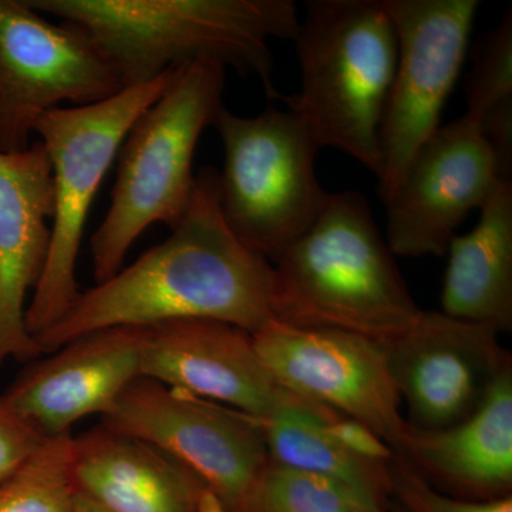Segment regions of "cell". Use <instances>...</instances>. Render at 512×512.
<instances>
[{
	"label": "cell",
	"mask_w": 512,
	"mask_h": 512,
	"mask_svg": "<svg viewBox=\"0 0 512 512\" xmlns=\"http://www.w3.org/2000/svg\"><path fill=\"white\" fill-rule=\"evenodd\" d=\"M43 441L45 437L0 394V481L15 473Z\"/></svg>",
	"instance_id": "obj_25"
},
{
	"label": "cell",
	"mask_w": 512,
	"mask_h": 512,
	"mask_svg": "<svg viewBox=\"0 0 512 512\" xmlns=\"http://www.w3.org/2000/svg\"><path fill=\"white\" fill-rule=\"evenodd\" d=\"M45 16L83 29L106 53L124 89L157 79L171 67L210 59L241 76H255L269 99V40L295 39L292 0H26Z\"/></svg>",
	"instance_id": "obj_2"
},
{
	"label": "cell",
	"mask_w": 512,
	"mask_h": 512,
	"mask_svg": "<svg viewBox=\"0 0 512 512\" xmlns=\"http://www.w3.org/2000/svg\"><path fill=\"white\" fill-rule=\"evenodd\" d=\"M141 328L87 333L33 360L2 394L45 439L72 433L90 414L106 416L141 377Z\"/></svg>",
	"instance_id": "obj_15"
},
{
	"label": "cell",
	"mask_w": 512,
	"mask_h": 512,
	"mask_svg": "<svg viewBox=\"0 0 512 512\" xmlns=\"http://www.w3.org/2000/svg\"><path fill=\"white\" fill-rule=\"evenodd\" d=\"M174 72L171 67L100 103L59 107L37 119L33 133L39 134L52 165L56 208L45 272L26 309V328L33 338L62 318L82 293L76 265L94 198L128 131L160 99Z\"/></svg>",
	"instance_id": "obj_7"
},
{
	"label": "cell",
	"mask_w": 512,
	"mask_h": 512,
	"mask_svg": "<svg viewBox=\"0 0 512 512\" xmlns=\"http://www.w3.org/2000/svg\"><path fill=\"white\" fill-rule=\"evenodd\" d=\"M441 308L466 322L512 330V180L495 183L473 231L447 249Z\"/></svg>",
	"instance_id": "obj_20"
},
{
	"label": "cell",
	"mask_w": 512,
	"mask_h": 512,
	"mask_svg": "<svg viewBox=\"0 0 512 512\" xmlns=\"http://www.w3.org/2000/svg\"><path fill=\"white\" fill-rule=\"evenodd\" d=\"M357 500L370 501L328 478L269 463L249 498L247 512H339Z\"/></svg>",
	"instance_id": "obj_23"
},
{
	"label": "cell",
	"mask_w": 512,
	"mask_h": 512,
	"mask_svg": "<svg viewBox=\"0 0 512 512\" xmlns=\"http://www.w3.org/2000/svg\"><path fill=\"white\" fill-rule=\"evenodd\" d=\"M392 451L440 493L473 501L512 497V367L473 416L441 430L404 421Z\"/></svg>",
	"instance_id": "obj_18"
},
{
	"label": "cell",
	"mask_w": 512,
	"mask_h": 512,
	"mask_svg": "<svg viewBox=\"0 0 512 512\" xmlns=\"http://www.w3.org/2000/svg\"><path fill=\"white\" fill-rule=\"evenodd\" d=\"M261 423L275 466L328 478L392 507V448L362 424L282 387Z\"/></svg>",
	"instance_id": "obj_17"
},
{
	"label": "cell",
	"mask_w": 512,
	"mask_h": 512,
	"mask_svg": "<svg viewBox=\"0 0 512 512\" xmlns=\"http://www.w3.org/2000/svg\"><path fill=\"white\" fill-rule=\"evenodd\" d=\"M409 426L441 430L473 416L487 402L512 356L490 326L421 311L409 329L384 345Z\"/></svg>",
	"instance_id": "obj_11"
},
{
	"label": "cell",
	"mask_w": 512,
	"mask_h": 512,
	"mask_svg": "<svg viewBox=\"0 0 512 512\" xmlns=\"http://www.w3.org/2000/svg\"><path fill=\"white\" fill-rule=\"evenodd\" d=\"M73 512H110L107 511L106 508L101 507V505L94 503L93 500H90L86 495L77 493L76 501H74Z\"/></svg>",
	"instance_id": "obj_27"
},
{
	"label": "cell",
	"mask_w": 512,
	"mask_h": 512,
	"mask_svg": "<svg viewBox=\"0 0 512 512\" xmlns=\"http://www.w3.org/2000/svg\"><path fill=\"white\" fill-rule=\"evenodd\" d=\"M339 512H396L392 507H383V505L373 503V501L357 500L348 505Z\"/></svg>",
	"instance_id": "obj_26"
},
{
	"label": "cell",
	"mask_w": 512,
	"mask_h": 512,
	"mask_svg": "<svg viewBox=\"0 0 512 512\" xmlns=\"http://www.w3.org/2000/svg\"><path fill=\"white\" fill-rule=\"evenodd\" d=\"M390 481L392 507L396 512H512V497L473 501L440 493L394 456L390 463Z\"/></svg>",
	"instance_id": "obj_24"
},
{
	"label": "cell",
	"mask_w": 512,
	"mask_h": 512,
	"mask_svg": "<svg viewBox=\"0 0 512 512\" xmlns=\"http://www.w3.org/2000/svg\"><path fill=\"white\" fill-rule=\"evenodd\" d=\"M272 266L274 318L284 325L386 345L421 312L362 192L330 194L311 228Z\"/></svg>",
	"instance_id": "obj_3"
},
{
	"label": "cell",
	"mask_w": 512,
	"mask_h": 512,
	"mask_svg": "<svg viewBox=\"0 0 512 512\" xmlns=\"http://www.w3.org/2000/svg\"><path fill=\"white\" fill-rule=\"evenodd\" d=\"M72 476L77 493L110 512H218L181 464L103 424L73 437Z\"/></svg>",
	"instance_id": "obj_19"
},
{
	"label": "cell",
	"mask_w": 512,
	"mask_h": 512,
	"mask_svg": "<svg viewBox=\"0 0 512 512\" xmlns=\"http://www.w3.org/2000/svg\"><path fill=\"white\" fill-rule=\"evenodd\" d=\"M467 111L493 150L500 177L512 170V9L478 37L466 79Z\"/></svg>",
	"instance_id": "obj_21"
},
{
	"label": "cell",
	"mask_w": 512,
	"mask_h": 512,
	"mask_svg": "<svg viewBox=\"0 0 512 512\" xmlns=\"http://www.w3.org/2000/svg\"><path fill=\"white\" fill-rule=\"evenodd\" d=\"M217 180V170L201 168L190 207L170 237L80 293L62 318L33 338L43 355L116 326L214 319L256 333L275 322L274 266L229 229Z\"/></svg>",
	"instance_id": "obj_1"
},
{
	"label": "cell",
	"mask_w": 512,
	"mask_h": 512,
	"mask_svg": "<svg viewBox=\"0 0 512 512\" xmlns=\"http://www.w3.org/2000/svg\"><path fill=\"white\" fill-rule=\"evenodd\" d=\"M278 386L345 414L390 448L404 426L386 348L356 333L272 322L252 333Z\"/></svg>",
	"instance_id": "obj_12"
},
{
	"label": "cell",
	"mask_w": 512,
	"mask_h": 512,
	"mask_svg": "<svg viewBox=\"0 0 512 512\" xmlns=\"http://www.w3.org/2000/svg\"><path fill=\"white\" fill-rule=\"evenodd\" d=\"M55 208L45 146L37 141L22 153H0V367L43 356L25 318L49 258Z\"/></svg>",
	"instance_id": "obj_16"
},
{
	"label": "cell",
	"mask_w": 512,
	"mask_h": 512,
	"mask_svg": "<svg viewBox=\"0 0 512 512\" xmlns=\"http://www.w3.org/2000/svg\"><path fill=\"white\" fill-rule=\"evenodd\" d=\"M101 424L181 464L204 485L218 512H247L271 463L261 420L146 377L124 390Z\"/></svg>",
	"instance_id": "obj_8"
},
{
	"label": "cell",
	"mask_w": 512,
	"mask_h": 512,
	"mask_svg": "<svg viewBox=\"0 0 512 512\" xmlns=\"http://www.w3.org/2000/svg\"><path fill=\"white\" fill-rule=\"evenodd\" d=\"M396 29V70L379 143V197L392 195L417 148L439 128L466 60L477 0H382Z\"/></svg>",
	"instance_id": "obj_10"
},
{
	"label": "cell",
	"mask_w": 512,
	"mask_h": 512,
	"mask_svg": "<svg viewBox=\"0 0 512 512\" xmlns=\"http://www.w3.org/2000/svg\"><path fill=\"white\" fill-rule=\"evenodd\" d=\"M393 508V507H392Z\"/></svg>",
	"instance_id": "obj_28"
},
{
	"label": "cell",
	"mask_w": 512,
	"mask_h": 512,
	"mask_svg": "<svg viewBox=\"0 0 512 512\" xmlns=\"http://www.w3.org/2000/svg\"><path fill=\"white\" fill-rule=\"evenodd\" d=\"M212 127L225 154L217 180L222 217L274 265L328 202L316 173L319 144L296 114L274 106L254 117L224 106Z\"/></svg>",
	"instance_id": "obj_6"
},
{
	"label": "cell",
	"mask_w": 512,
	"mask_h": 512,
	"mask_svg": "<svg viewBox=\"0 0 512 512\" xmlns=\"http://www.w3.org/2000/svg\"><path fill=\"white\" fill-rule=\"evenodd\" d=\"M141 377L264 420L281 386L254 335L214 319H175L141 328Z\"/></svg>",
	"instance_id": "obj_14"
},
{
	"label": "cell",
	"mask_w": 512,
	"mask_h": 512,
	"mask_svg": "<svg viewBox=\"0 0 512 512\" xmlns=\"http://www.w3.org/2000/svg\"><path fill=\"white\" fill-rule=\"evenodd\" d=\"M73 436L45 439L8 478L0 481V512H73Z\"/></svg>",
	"instance_id": "obj_22"
},
{
	"label": "cell",
	"mask_w": 512,
	"mask_h": 512,
	"mask_svg": "<svg viewBox=\"0 0 512 512\" xmlns=\"http://www.w3.org/2000/svg\"><path fill=\"white\" fill-rule=\"evenodd\" d=\"M225 73L210 59L175 67L160 99L128 131L117 154L109 212L90 238L96 284L124 268L128 251L148 227L173 229L184 217L195 190V148L224 107Z\"/></svg>",
	"instance_id": "obj_5"
},
{
	"label": "cell",
	"mask_w": 512,
	"mask_h": 512,
	"mask_svg": "<svg viewBox=\"0 0 512 512\" xmlns=\"http://www.w3.org/2000/svg\"><path fill=\"white\" fill-rule=\"evenodd\" d=\"M500 178L477 123L463 116L437 128L384 201L390 251L406 258L446 255L458 227L480 210Z\"/></svg>",
	"instance_id": "obj_13"
},
{
	"label": "cell",
	"mask_w": 512,
	"mask_h": 512,
	"mask_svg": "<svg viewBox=\"0 0 512 512\" xmlns=\"http://www.w3.org/2000/svg\"><path fill=\"white\" fill-rule=\"evenodd\" d=\"M123 89L83 29L50 22L26 0H0V153L28 150L37 119L60 104L90 106Z\"/></svg>",
	"instance_id": "obj_9"
},
{
	"label": "cell",
	"mask_w": 512,
	"mask_h": 512,
	"mask_svg": "<svg viewBox=\"0 0 512 512\" xmlns=\"http://www.w3.org/2000/svg\"><path fill=\"white\" fill-rule=\"evenodd\" d=\"M293 42L301 89L281 99L320 148L342 151L379 178L380 126L399 53L383 3L308 0Z\"/></svg>",
	"instance_id": "obj_4"
}]
</instances>
